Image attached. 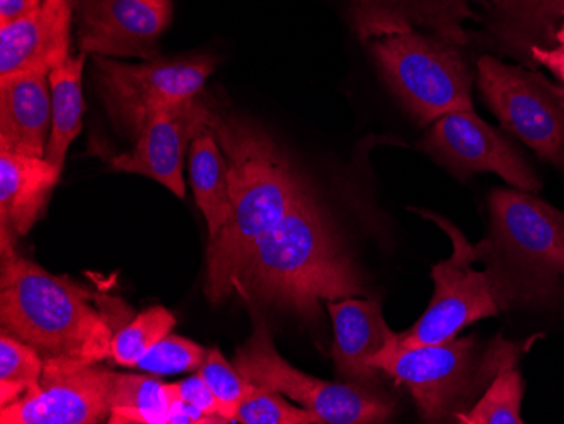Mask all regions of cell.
Returning a JSON list of instances; mask_svg holds the SVG:
<instances>
[{
  "mask_svg": "<svg viewBox=\"0 0 564 424\" xmlns=\"http://www.w3.org/2000/svg\"><path fill=\"white\" fill-rule=\"evenodd\" d=\"M561 94H563L564 97V87H561Z\"/></svg>",
  "mask_w": 564,
  "mask_h": 424,
  "instance_id": "cell-33",
  "label": "cell"
},
{
  "mask_svg": "<svg viewBox=\"0 0 564 424\" xmlns=\"http://www.w3.org/2000/svg\"><path fill=\"white\" fill-rule=\"evenodd\" d=\"M518 362L506 363L475 401L474 406L456 416L462 424H522L524 379Z\"/></svg>",
  "mask_w": 564,
  "mask_h": 424,
  "instance_id": "cell-23",
  "label": "cell"
},
{
  "mask_svg": "<svg viewBox=\"0 0 564 424\" xmlns=\"http://www.w3.org/2000/svg\"><path fill=\"white\" fill-rule=\"evenodd\" d=\"M525 347L496 338L481 348L475 337L405 348L398 340L370 360V367L404 384L426 423L456 421L470 410L506 363L518 362Z\"/></svg>",
  "mask_w": 564,
  "mask_h": 424,
  "instance_id": "cell-4",
  "label": "cell"
},
{
  "mask_svg": "<svg viewBox=\"0 0 564 424\" xmlns=\"http://www.w3.org/2000/svg\"><path fill=\"white\" fill-rule=\"evenodd\" d=\"M116 315L104 297L68 278L53 276L30 259H2V331L40 354L43 376L76 372L110 357Z\"/></svg>",
  "mask_w": 564,
  "mask_h": 424,
  "instance_id": "cell-3",
  "label": "cell"
},
{
  "mask_svg": "<svg viewBox=\"0 0 564 424\" xmlns=\"http://www.w3.org/2000/svg\"><path fill=\"white\" fill-rule=\"evenodd\" d=\"M240 424H319L322 420L306 407L288 403L284 395L253 385L236 414ZM323 424V423H322Z\"/></svg>",
  "mask_w": 564,
  "mask_h": 424,
  "instance_id": "cell-26",
  "label": "cell"
},
{
  "mask_svg": "<svg viewBox=\"0 0 564 424\" xmlns=\"http://www.w3.org/2000/svg\"><path fill=\"white\" fill-rule=\"evenodd\" d=\"M531 55L535 62L546 66L554 73V77L563 84L564 87V43L554 50H544V47L532 46Z\"/></svg>",
  "mask_w": 564,
  "mask_h": 424,
  "instance_id": "cell-31",
  "label": "cell"
},
{
  "mask_svg": "<svg viewBox=\"0 0 564 424\" xmlns=\"http://www.w3.org/2000/svg\"><path fill=\"white\" fill-rule=\"evenodd\" d=\"M51 134V87L44 73L0 77V151L46 156Z\"/></svg>",
  "mask_w": 564,
  "mask_h": 424,
  "instance_id": "cell-19",
  "label": "cell"
},
{
  "mask_svg": "<svg viewBox=\"0 0 564 424\" xmlns=\"http://www.w3.org/2000/svg\"><path fill=\"white\" fill-rule=\"evenodd\" d=\"M41 4L43 0H0V26L30 15Z\"/></svg>",
  "mask_w": 564,
  "mask_h": 424,
  "instance_id": "cell-30",
  "label": "cell"
},
{
  "mask_svg": "<svg viewBox=\"0 0 564 424\" xmlns=\"http://www.w3.org/2000/svg\"><path fill=\"white\" fill-rule=\"evenodd\" d=\"M489 208L490 242L529 303L553 302L563 293V211L519 188L494 189Z\"/></svg>",
  "mask_w": 564,
  "mask_h": 424,
  "instance_id": "cell-7",
  "label": "cell"
},
{
  "mask_svg": "<svg viewBox=\"0 0 564 424\" xmlns=\"http://www.w3.org/2000/svg\"><path fill=\"white\" fill-rule=\"evenodd\" d=\"M170 395L166 384L141 376L113 373L110 389V416L112 424L167 423Z\"/></svg>",
  "mask_w": 564,
  "mask_h": 424,
  "instance_id": "cell-22",
  "label": "cell"
},
{
  "mask_svg": "<svg viewBox=\"0 0 564 424\" xmlns=\"http://www.w3.org/2000/svg\"><path fill=\"white\" fill-rule=\"evenodd\" d=\"M234 290L307 322L319 318L323 300L366 294L354 259L312 192L253 246Z\"/></svg>",
  "mask_w": 564,
  "mask_h": 424,
  "instance_id": "cell-2",
  "label": "cell"
},
{
  "mask_svg": "<svg viewBox=\"0 0 564 424\" xmlns=\"http://www.w3.org/2000/svg\"><path fill=\"white\" fill-rule=\"evenodd\" d=\"M478 87L485 102L541 160L564 171V97L540 73L506 65L492 56L478 59Z\"/></svg>",
  "mask_w": 564,
  "mask_h": 424,
  "instance_id": "cell-10",
  "label": "cell"
},
{
  "mask_svg": "<svg viewBox=\"0 0 564 424\" xmlns=\"http://www.w3.org/2000/svg\"><path fill=\"white\" fill-rule=\"evenodd\" d=\"M166 391L173 398L182 399V401L192 404V406L207 414V416L214 417L218 424L228 423L227 417L224 416V411H221L220 403H218V399L215 398L207 382L199 378V373L186 379V381L166 384Z\"/></svg>",
  "mask_w": 564,
  "mask_h": 424,
  "instance_id": "cell-29",
  "label": "cell"
},
{
  "mask_svg": "<svg viewBox=\"0 0 564 424\" xmlns=\"http://www.w3.org/2000/svg\"><path fill=\"white\" fill-rule=\"evenodd\" d=\"M208 119L210 109L198 97L156 110L144 123L131 153L113 157L110 170L142 174L166 186L177 198H185L186 149L208 128Z\"/></svg>",
  "mask_w": 564,
  "mask_h": 424,
  "instance_id": "cell-13",
  "label": "cell"
},
{
  "mask_svg": "<svg viewBox=\"0 0 564 424\" xmlns=\"http://www.w3.org/2000/svg\"><path fill=\"white\" fill-rule=\"evenodd\" d=\"M173 313L163 306H152L139 313L134 319L117 330L112 340L113 362L122 367H135L139 360L151 350L158 341L163 340L173 330Z\"/></svg>",
  "mask_w": 564,
  "mask_h": 424,
  "instance_id": "cell-24",
  "label": "cell"
},
{
  "mask_svg": "<svg viewBox=\"0 0 564 424\" xmlns=\"http://www.w3.org/2000/svg\"><path fill=\"white\" fill-rule=\"evenodd\" d=\"M512 0H355V30L360 37L391 28L424 26L452 44L468 43L462 22L478 19L471 6L502 8Z\"/></svg>",
  "mask_w": 564,
  "mask_h": 424,
  "instance_id": "cell-17",
  "label": "cell"
},
{
  "mask_svg": "<svg viewBox=\"0 0 564 424\" xmlns=\"http://www.w3.org/2000/svg\"><path fill=\"white\" fill-rule=\"evenodd\" d=\"M189 176L196 205L207 218L210 240H214L230 217V195L227 160L208 128L199 132L189 145Z\"/></svg>",
  "mask_w": 564,
  "mask_h": 424,
  "instance_id": "cell-21",
  "label": "cell"
},
{
  "mask_svg": "<svg viewBox=\"0 0 564 424\" xmlns=\"http://www.w3.org/2000/svg\"><path fill=\"white\" fill-rule=\"evenodd\" d=\"M73 0H43L25 18L0 26V77L14 73H44L69 58Z\"/></svg>",
  "mask_w": 564,
  "mask_h": 424,
  "instance_id": "cell-15",
  "label": "cell"
},
{
  "mask_svg": "<svg viewBox=\"0 0 564 424\" xmlns=\"http://www.w3.org/2000/svg\"><path fill=\"white\" fill-rule=\"evenodd\" d=\"M416 211L448 233L453 242V254L431 271L434 294L430 306L413 327L399 334L401 347H424L452 340L475 322L492 318L500 315L502 309L529 303L524 291L510 274L494 246L487 268L481 271L475 269V264L489 249L490 239L470 243L464 232L446 218L426 210Z\"/></svg>",
  "mask_w": 564,
  "mask_h": 424,
  "instance_id": "cell-5",
  "label": "cell"
},
{
  "mask_svg": "<svg viewBox=\"0 0 564 424\" xmlns=\"http://www.w3.org/2000/svg\"><path fill=\"white\" fill-rule=\"evenodd\" d=\"M362 40L383 80L420 126L474 110V77L455 44L414 33L411 26L376 31Z\"/></svg>",
  "mask_w": 564,
  "mask_h": 424,
  "instance_id": "cell-6",
  "label": "cell"
},
{
  "mask_svg": "<svg viewBox=\"0 0 564 424\" xmlns=\"http://www.w3.org/2000/svg\"><path fill=\"white\" fill-rule=\"evenodd\" d=\"M94 59L107 112L117 131L132 141L156 110L198 97L217 65L208 55L154 58L139 65L106 56Z\"/></svg>",
  "mask_w": 564,
  "mask_h": 424,
  "instance_id": "cell-9",
  "label": "cell"
},
{
  "mask_svg": "<svg viewBox=\"0 0 564 424\" xmlns=\"http://www.w3.org/2000/svg\"><path fill=\"white\" fill-rule=\"evenodd\" d=\"M59 176L62 167L50 163L46 157L0 151L2 259L15 256V239L30 232L40 220Z\"/></svg>",
  "mask_w": 564,
  "mask_h": 424,
  "instance_id": "cell-16",
  "label": "cell"
},
{
  "mask_svg": "<svg viewBox=\"0 0 564 424\" xmlns=\"http://www.w3.org/2000/svg\"><path fill=\"white\" fill-rule=\"evenodd\" d=\"M113 372L95 366L43 376L15 403L0 406L2 424H97L109 421Z\"/></svg>",
  "mask_w": 564,
  "mask_h": 424,
  "instance_id": "cell-14",
  "label": "cell"
},
{
  "mask_svg": "<svg viewBox=\"0 0 564 424\" xmlns=\"http://www.w3.org/2000/svg\"><path fill=\"white\" fill-rule=\"evenodd\" d=\"M421 148L465 180L475 173H496L514 188L540 192L543 183L502 134L475 110L452 112L431 123Z\"/></svg>",
  "mask_w": 564,
  "mask_h": 424,
  "instance_id": "cell-11",
  "label": "cell"
},
{
  "mask_svg": "<svg viewBox=\"0 0 564 424\" xmlns=\"http://www.w3.org/2000/svg\"><path fill=\"white\" fill-rule=\"evenodd\" d=\"M198 373L218 399L228 423H236L237 410L246 395L252 391L253 384L243 378L234 363L221 356L220 348L217 347L208 352L207 360L199 367Z\"/></svg>",
  "mask_w": 564,
  "mask_h": 424,
  "instance_id": "cell-27",
  "label": "cell"
},
{
  "mask_svg": "<svg viewBox=\"0 0 564 424\" xmlns=\"http://www.w3.org/2000/svg\"><path fill=\"white\" fill-rule=\"evenodd\" d=\"M556 40H557V43H564V22H563V26H561L560 31H557Z\"/></svg>",
  "mask_w": 564,
  "mask_h": 424,
  "instance_id": "cell-32",
  "label": "cell"
},
{
  "mask_svg": "<svg viewBox=\"0 0 564 424\" xmlns=\"http://www.w3.org/2000/svg\"><path fill=\"white\" fill-rule=\"evenodd\" d=\"M329 318L335 331L333 360L338 373L350 382H370L379 370L370 367V360L398 340V334L383 319L382 306L377 300L328 302Z\"/></svg>",
  "mask_w": 564,
  "mask_h": 424,
  "instance_id": "cell-18",
  "label": "cell"
},
{
  "mask_svg": "<svg viewBox=\"0 0 564 424\" xmlns=\"http://www.w3.org/2000/svg\"><path fill=\"white\" fill-rule=\"evenodd\" d=\"M85 59L87 55L80 53L47 75L51 87V134L44 157L62 170L69 145L82 131V117L85 112L82 77Z\"/></svg>",
  "mask_w": 564,
  "mask_h": 424,
  "instance_id": "cell-20",
  "label": "cell"
},
{
  "mask_svg": "<svg viewBox=\"0 0 564 424\" xmlns=\"http://www.w3.org/2000/svg\"><path fill=\"white\" fill-rule=\"evenodd\" d=\"M234 366L250 384L294 399L323 424L386 423L392 414V403L360 382L323 381L291 366L275 350L271 331L262 322L237 350Z\"/></svg>",
  "mask_w": 564,
  "mask_h": 424,
  "instance_id": "cell-8",
  "label": "cell"
},
{
  "mask_svg": "<svg viewBox=\"0 0 564 424\" xmlns=\"http://www.w3.org/2000/svg\"><path fill=\"white\" fill-rule=\"evenodd\" d=\"M44 362L40 354L12 335L0 337V406L15 403L41 382Z\"/></svg>",
  "mask_w": 564,
  "mask_h": 424,
  "instance_id": "cell-25",
  "label": "cell"
},
{
  "mask_svg": "<svg viewBox=\"0 0 564 424\" xmlns=\"http://www.w3.org/2000/svg\"><path fill=\"white\" fill-rule=\"evenodd\" d=\"M78 46L106 58H160V37L173 21L171 0H76Z\"/></svg>",
  "mask_w": 564,
  "mask_h": 424,
  "instance_id": "cell-12",
  "label": "cell"
},
{
  "mask_svg": "<svg viewBox=\"0 0 564 424\" xmlns=\"http://www.w3.org/2000/svg\"><path fill=\"white\" fill-rule=\"evenodd\" d=\"M208 129L228 166L230 217L208 249L207 296L224 302L259 239L310 192L278 142L250 122L212 112Z\"/></svg>",
  "mask_w": 564,
  "mask_h": 424,
  "instance_id": "cell-1",
  "label": "cell"
},
{
  "mask_svg": "<svg viewBox=\"0 0 564 424\" xmlns=\"http://www.w3.org/2000/svg\"><path fill=\"white\" fill-rule=\"evenodd\" d=\"M207 350L188 338L167 335L139 360V369L156 376L189 372L199 369L207 360Z\"/></svg>",
  "mask_w": 564,
  "mask_h": 424,
  "instance_id": "cell-28",
  "label": "cell"
}]
</instances>
